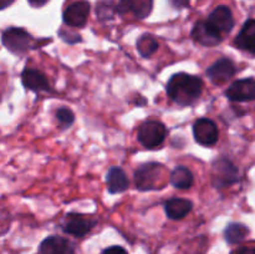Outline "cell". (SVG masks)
I'll list each match as a JSON object with an SVG mask.
<instances>
[{
  "mask_svg": "<svg viewBox=\"0 0 255 254\" xmlns=\"http://www.w3.org/2000/svg\"><path fill=\"white\" fill-rule=\"evenodd\" d=\"M169 1L177 9H182V7L187 6L189 4V0H169Z\"/></svg>",
  "mask_w": 255,
  "mask_h": 254,
  "instance_id": "d4e9b609",
  "label": "cell"
},
{
  "mask_svg": "<svg viewBox=\"0 0 255 254\" xmlns=\"http://www.w3.org/2000/svg\"><path fill=\"white\" fill-rule=\"evenodd\" d=\"M226 96L231 101H255V80L248 77L233 82L226 91Z\"/></svg>",
  "mask_w": 255,
  "mask_h": 254,
  "instance_id": "52a82bcc",
  "label": "cell"
},
{
  "mask_svg": "<svg viewBox=\"0 0 255 254\" xmlns=\"http://www.w3.org/2000/svg\"><path fill=\"white\" fill-rule=\"evenodd\" d=\"M104 254H128V253H127L126 249L122 248V247L112 246V247H110V248L105 249Z\"/></svg>",
  "mask_w": 255,
  "mask_h": 254,
  "instance_id": "603a6c76",
  "label": "cell"
},
{
  "mask_svg": "<svg viewBox=\"0 0 255 254\" xmlns=\"http://www.w3.org/2000/svg\"><path fill=\"white\" fill-rule=\"evenodd\" d=\"M1 41L4 46L12 54H24L34 46L31 35L20 27H9L2 32Z\"/></svg>",
  "mask_w": 255,
  "mask_h": 254,
  "instance_id": "7a4b0ae2",
  "label": "cell"
},
{
  "mask_svg": "<svg viewBox=\"0 0 255 254\" xmlns=\"http://www.w3.org/2000/svg\"><path fill=\"white\" fill-rule=\"evenodd\" d=\"M192 37L196 42L208 47L221 44L223 39V36L219 35L207 21H198L194 25L192 30Z\"/></svg>",
  "mask_w": 255,
  "mask_h": 254,
  "instance_id": "4fadbf2b",
  "label": "cell"
},
{
  "mask_svg": "<svg viewBox=\"0 0 255 254\" xmlns=\"http://www.w3.org/2000/svg\"><path fill=\"white\" fill-rule=\"evenodd\" d=\"M107 189L111 193H122L128 188V179L126 173L120 167H111L106 177Z\"/></svg>",
  "mask_w": 255,
  "mask_h": 254,
  "instance_id": "e0dca14e",
  "label": "cell"
},
{
  "mask_svg": "<svg viewBox=\"0 0 255 254\" xmlns=\"http://www.w3.org/2000/svg\"><path fill=\"white\" fill-rule=\"evenodd\" d=\"M231 254H255V248L253 247H241L232 252Z\"/></svg>",
  "mask_w": 255,
  "mask_h": 254,
  "instance_id": "cb8c5ba5",
  "label": "cell"
},
{
  "mask_svg": "<svg viewBox=\"0 0 255 254\" xmlns=\"http://www.w3.org/2000/svg\"><path fill=\"white\" fill-rule=\"evenodd\" d=\"M56 119L62 127H70L75 121L74 112L66 107H61L56 111Z\"/></svg>",
  "mask_w": 255,
  "mask_h": 254,
  "instance_id": "7402d4cb",
  "label": "cell"
},
{
  "mask_svg": "<svg viewBox=\"0 0 255 254\" xmlns=\"http://www.w3.org/2000/svg\"><path fill=\"white\" fill-rule=\"evenodd\" d=\"M193 134L196 141L202 146H213L218 142L219 131L217 125L209 119H199L193 125Z\"/></svg>",
  "mask_w": 255,
  "mask_h": 254,
  "instance_id": "5b68a950",
  "label": "cell"
},
{
  "mask_svg": "<svg viewBox=\"0 0 255 254\" xmlns=\"http://www.w3.org/2000/svg\"><path fill=\"white\" fill-rule=\"evenodd\" d=\"M162 174V166L158 163H147L139 167L134 173L136 186L139 189L157 188V182Z\"/></svg>",
  "mask_w": 255,
  "mask_h": 254,
  "instance_id": "8992f818",
  "label": "cell"
},
{
  "mask_svg": "<svg viewBox=\"0 0 255 254\" xmlns=\"http://www.w3.org/2000/svg\"><path fill=\"white\" fill-rule=\"evenodd\" d=\"M203 91V81L198 76L179 74L173 75L167 84V94L179 106L194 104Z\"/></svg>",
  "mask_w": 255,
  "mask_h": 254,
  "instance_id": "6da1fadb",
  "label": "cell"
},
{
  "mask_svg": "<svg viewBox=\"0 0 255 254\" xmlns=\"http://www.w3.org/2000/svg\"><path fill=\"white\" fill-rule=\"evenodd\" d=\"M12 1H14V0H0V10H2V9H5V7L9 6Z\"/></svg>",
  "mask_w": 255,
  "mask_h": 254,
  "instance_id": "4316f807",
  "label": "cell"
},
{
  "mask_svg": "<svg viewBox=\"0 0 255 254\" xmlns=\"http://www.w3.org/2000/svg\"><path fill=\"white\" fill-rule=\"evenodd\" d=\"M167 129L162 122L148 121L142 125L138 129V141L146 148H156L163 143Z\"/></svg>",
  "mask_w": 255,
  "mask_h": 254,
  "instance_id": "3957f363",
  "label": "cell"
},
{
  "mask_svg": "<svg viewBox=\"0 0 255 254\" xmlns=\"http://www.w3.org/2000/svg\"><path fill=\"white\" fill-rule=\"evenodd\" d=\"M21 81L22 85L31 91L40 92L50 90V85L46 76L39 70L26 67L21 74Z\"/></svg>",
  "mask_w": 255,
  "mask_h": 254,
  "instance_id": "5bb4252c",
  "label": "cell"
},
{
  "mask_svg": "<svg viewBox=\"0 0 255 254\" xmlns=\"http://www.w3.org/2000/svg\"><path fill=\"white\" fill-rule=\"evenodd\" d=\"M96 226V219L79 213L67 214L64 222V232L71 236L81 238L86 236Z\"/></svg>",
  "mask_w": 255,
  "mask_h": 254,
  "instance_id": "277c9868",
  "label": "cell"
},
{
  "mask_svg": "<svg viewBox=\"0 0 255 254\" xmlns=\"http://www.w3.org/2000/svg\"><path fill=\"white\" fill-rule=\"evenodd\" d=\"M249 229L242 223H231L224 231V237L229 244H238L246 239Z\"/></svg>",
  "mask_w": 255,
  "mask_h": 254,
  "instance_id": "ffe728a7",
  "label": "cell"
},
{
  "mask_svg": "<svg viewBox=\"0 0 255 254\" xmlns=\"http://www.w3.org/2000/svg\"><path fill=\"white\" fill-rule=\"evenodd\" d=\"M236 65L231 59L227 57H222V59L217 60L211 67L207 70V76L209 77L213 84L221 85L223 82L228 81L229 79L234 76L236 74Z\"/></svg>",
  "mask_w": 255,
  "mask_h": 254,
  "instance_id": "30bf717a",
  "label": "cell"
},
{
  "mask_svg": "<svg viewBox=\"0 0 255 254\" xmlns=\"http://www.w3.org/2000/svg\"><path fill=\"white\" fill-rule=\"evenodd\" d=\"M238 179V168L229 159L221 158L214 163V184L228 186Z\"/></svg>",
  "mask_w": 255,
  "mask_h": 254,
  "instance_id": "8fae6325",
  "label": "cell"
},
{
  "mask_svg": "<svg viewBox=\"0 0 255 254\" xmlns=\"http://www.w3.org/2000/svg\"><path fill=\"white\" fill-rule=\"evenodd\" d=\"M236 45L241 50L255 55V20L251 19L243 25L236 37Z\"/></svg>",
  "mask_w": 255,
  "mask_h": 254,
  "instance_id": "9a60e30c",
  "label": "cell"
},
{
  "mask_svg": "<svg viewBox=\"0 0 255 254\" xmlns=\"http://www.w3.org/2000/svg\"><path fill=\"white\" fill-rule=\"evenodd\" d=\"M137 50H138L139 55L143 57H149L156 52L158 49V42L154 39L152 35L144 34L137 40Z\"/></svg>",
  "mask_w": 255,
  "mask_h": 254,
  "instance_id": "44dd1931",
  "label": "cell"
},
{
  "mask_svg": "<svg viewBox=\"0 0 255 254\" xmlns=\"http://www.w3.org/2000/svg\"><path fill=\"white\" fill-rule=\"evenodd\" d=\"M171 183L176 188L179 189H188L193 184V174L187 167L179 166L172 172L171 174Z\"/></svg>",
  "mask_w": 255,
  "mask_h": 254,
  "instance_id": "d6986e66",
  "label": "cell"
},
{
  "mask_svg": "<svg viewBox=\"0 0 255 254\" xmlns=\"http://www.w3.org/2000/svg\"><path fill=\"white\" fill-rule=\"evenodd\" d=\"M71 244L62 237H47L40 244V253L41 254H71Z\"/></svg>",
  "mask_w": 255,
  "mask_h": 254,
  "instance_id": "2e32d148",
  "label": "cell"
},
{
  "mask_svg": "<svg viewBox=\"0 0 255 254\" xmlns=\"http://www.w3.org/2000/svg\"><path fill=\"white\" fill-rule=\"evenodd\" d=\"M29 2L32 6H42L44 4H46L47 0H29Z\"/></svg>",
  "mask_w": 255,
  "mask_h": 254,
  "instance_id": "484cf974",
  "label": "cell"
},
{
  "mask_svg": "<svg viewBox=\"0 0 255 254\" xmlns=\"http://www.w3.org/2000/svg\"><path fill=\"white\" fill-rule=\"evenodd\" d=\"M153 7V0H121L117 6V11L121 15L131 14L137 19L148 16Z\"/></svg>",
  "mask_w": 255,
  "mask_h": 254,
  "instance_id": "7c38bea8",
  "label": "cell"
},
{
  "mask_svg": "<svg viewBox=\"0 0 255 254\" xmlns=\"http://www.w3.org/2000/svg\"><path fill=\"white\" fill-rule=\"evenodd\" d=\"M207 22L222 36L224 34H229L234 27L233 14H232L231 9L228 6H224V5L216 7L209 15Z\"/></svg>",
  "mask_w": 255,
  "mask_h": 254,
  "instance_id": "ba28073f",
  "label": "cell"
},
{
  "mask_svg": "<svg viewBox=\"0 0 255 254\" xmlns=\"http://www.w3.org/2000/svg\"><path fill=\"white\" fill-rule=\"evenodd\" d=\"M90 14V4L84 0L75 1L65 9L64 22L72 27H82L87 21Z\"/></svg>",
  "mask_w": 255,
  "mask_h": 254,
  "instance_id": "9c48e42d",
  "label": "cell"
},
{
  "mask_svg": "<svg viewBox=\"0 0 255 254\" xmlns=\"http://www.w3.org/2000/svg\"><path fill=\"white\" fill-rule=\"evenodd\" d=\"M192 207H193L192 202L183 198H172L167 201L166 204H164L167 217L174 219V221L184 218L192 211Z\"/></svg>",
  "mask_w": 255,
  "mask_h": 254,
  "instance_id": "ac0fdd59",
  "label": "cell"
}]
</instances>
